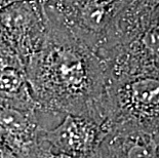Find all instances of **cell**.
Returning <instances> with one entry per match:
<instances>
[{
    "mask_svg": "<svg viewBox=\"0 0 159 158\" xmlns=\"http://www.w3.org/2000/svg\"><path fill=\"white\" fill-rule=\"evenodd\" d=\"M44 11V39L25 67L39 110L86 116L107 125L104 114L108 79L105 62L45 8Z\"/></svg>",
    "mask_w": 159,
    "mask_h": 158,
    "instance_id": "1",
    "label": "cell"
},
{
    "mask_svg": "<svg viewBox=\"0 0 159 158\" xmlns=\"http://www.w3.org/2000/svg\"><path fill=\"white\" fill-rule=\"evenodd\" d=\"M98 53L106 65L107 80L159 78V6L142 16L120 15Z\"/></svg>",
    "mask_w": 159,
    "mask_h": 158,
    "instance_id": "2",
    "label": "cell"
},
{
    "mask_svg": "<svg viewBox=\"0 0 159 158\" xmlns=\"http://www.w3.org/2000/svg\"><path fill=\"white\" fill-rule=\"evenodd\" d=\"M104 114L110 130L159 134V78L138 75L107 80Z\"/></svg>",
    "mask_w": 159,
    "mask_h": 158,
    "instance_id": "3",
    "label": "cell"
},
{
    "mask_svg": "<svg viewBox=\"0 0 159 158\" xmlns=\"http://www.w3.org/2000/svg\"><path fill=\"white\" fill-rule=\"evenodd\" d=\"M45 11L98 52L127 0H46Z\"/></svg>",
    "mask_w": 159,
    "mask_h": 158,
    "instance_id": "4",
    "label": "cell"
},
{
    "mask_svg": "<svg viewBox=\"0 0 159 158\" xmlns=\"http://www.w3.org/2000/svg\"><path fill=\"white\" fill-rule=\"evenodd\" d=\"M45 32V11L40 0H23L0 9V35L25 67L39 50Z\"/></svg>",
    "mask_w": 159,
    "mask_h": 158,
    "instance_id": "5",
    "label": "cell"
},
{
    "mask_svg": "<svg viewBox=\"0 0 159 158\" xmlns=\"http://www.w3.org/2000/svg\"><path fill=\"white\" fill-rule=\"evenodd\" d=\"M109 132L104 122L67 114L56 129L42 130V139L57 152L75 158H99L101 145Z\"/></svg>",
    "mask_w": 159,
    "mask_h": 158,
    "instance_id": "6",
    "label": "cell"
},
{
    "mask_svg": "<svg viewBox=\"0 0 159 158\" xmlns=\"http://www.w3.org/2000/svg\"><path fill=\"white\" fill-rule=\"evenodd\" d=\"M42 130L36 110L0 104V145L15 158H35L44 144Z\"/></svg>",
    "mask_w": 159,
    "mask_h": 158,
    "instance_id": "7",
    "label": "cell"
},
{
    "mask_svg": "<svg viewBox=\"0 0 159 158\" xmlns=\"http://www.w3.org/2000/svg\"><path fill=\"white\" fill-rule=\"evenodd\" d=\"M99 158H159V134L137 129H111Z\"/></svg>",
    "mask_w": 159,
    "mask_h": 158,
    "instance_id": "8",
    "label": "cell"
},
{
    "mask_svg": "<svg viewBox=\"0 0 159 158\" xmlns=\"http://www.w3.org/2000/svg\"><path fill=\"white\" fill-rule=\"evenodd\" d=\"M0 104L21 109L39 110L32 96L25 70H0Z\"/></svg>",
    "mask_w": 159,
    "mask_h": 158,
    "instance_id": "9",
    "label": "cell"
},
{
    "mask_svg": "<svg viewBox=\"0 0 159 158\" xmlns=\"http://www.w3.org/2000/svg\"><path fill=\"white\" fill-rule=\"evenodd\" d=\"M6 68L25 70V65L21 58L0 35V70Z\"/></svg>",
    "mask_w": 159,
    "mask_h": 158,
    "instance_id": "10",
    "label": "cell"
},
{
    "mask_svg": "<svg viewBox=\"0 0 159 158\" xmlns=\"http://www.w3.org/2000/svg\"><path fill=\"white\" fill-rule=\"evenodd\" d=\"M159 6V0H127L123 12L131 16H138L149 12Z\"/></svg>",
    "mask_w": 159,
    "mask_h": 158,
    "instance_id": "11",
    "label": "cell"
},
{
    "mask_svg": "<svg viewBox=\"0 0 159 158\" xmlns=\"http://www.w3.org/2000/svg\"><path fill=\"white\" fill-rule=\"evenodd\" d=\"M35 158H75L68 154H65L63 152H57L55 151L49 145L46 146L45 142L41 146L40 150L38 151V153L36 154Z\"/></svg>",
    "mask_w": 159,
    "mask_h": 158,
    "instance_id": "12",
    "label": "cell"
},
{
    "mask_svg": "<svg viewBox=\"0 0 159 158\" xmlns=\"http://www.w3.org/2000/svg\"><path fill=\"white\" fill-rule=\"evenodd\" d=\"M18 1H23V0H0V9L4 8L7 5H11L12 3ZM40 1H44V0H40Z\"/></svg>",
    "mask_w": 159,
    "mask_h": 158,
    "instance_id": "13",
    "label": "cell"
},
{
    "mask_svg": "<svg viewBox=\"0 0 159 158\" xmlns=\"http://www.w3.org/2000/svg\"><path fill=\"white\" fill-rule=\"evenodd\" d=\"M0 158H15V156L8 150H6L5 148L2 147L1 151H0Z\"/></svg>",
    "mask_w": 159,
    "mask_h": 158,
    "instance_id": "14",
    "label": "cell"
},
{
    "mask_svg": "<svg viewBox=\"0 0 159 158\" xmlns=\"http://www.w3.org/2000/svg\"><path fill=\"white\" fill-rule=\"evenodd\" d=\"M1 149H2V146H1V145H0V151H1Z\"/></svg>",
    "mask_w": 159,
    "mask_h": 158,
    "instance_id": "15",
    "label": "cell"
},
{
    "mask_svg": "<svg viewBox=\"0 0 159 158\" xmlns=\"http://www.w3.org/2000/svg\"><path fill=\"white\" fill-rule=\"evenodd\" d=\"M44 1H46V0H44Z\"/></svg>",
    "mask_w": 159,
    "mask_h": 158,
    "instance_id": "16",
    "label": "cell"
}]
</instances>
